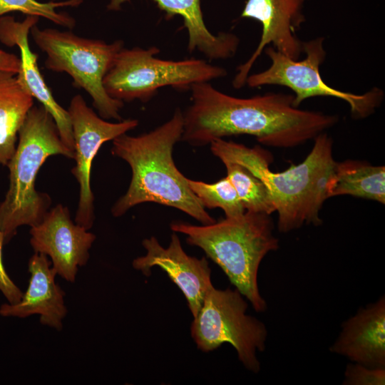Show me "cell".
I'll return each mask as SVG.
<instances>
[{"mask_svg": "<svg viewBox=\"0 0 385 385\" xmlns=\"http://www.w3.org/2000/svg\"><path fill=\"white\" fill-rule=\"evenodd\" d=\"M190 90L191 104L183 113L181 140L193 146L249 135L265 145L293 148L338 121L336 115L295 107L294 94L267 93L241 98L217 90L209 82L194 83Z\"/></svg>", "mask_w": 385, "mask_h": 385, "instance_id": "cell-1", "label": "cell"}, {"mask_svg": "<svg viewBox=\"0 0 385 385\" xmlns=\"http://www.w3.org/2000/svg\"><path fill=\"white\" fill-rule=\"evenodd\" d=\"M314 140L303 162L277 173L270 169V158L258 146L251 148L223 138L210 144L212 154L222 163H238L263 183L278 214L277 228L287 233L304 224L319 226L322 223L319 212L329 198L327 183L337 162L333 157V141L327 133L323 132Z\"/></svg>", "mask_w": 385, "mask_h": 385, "instance_id": "cell-2", "label": "cell"}, {"mask_svg": "<svg viewBox=\"0 0 385 385\" xmlns=\"http://www.w3.org/2000/svg\"><path fill=\"white\" fill-rule=\"evenodd\" d=\"M183 125V112L177 108L169 120L148 133H124L113 140L111 153L126 161L132 170L128 190L111 209L114 217L138 204L154 202L181 210L202 225L215 222L173 161V147L181 140Z\"/></svg>", "mask_w": 385, "mask_h": 385, "instance_id": "cell-3", "label": "cell"}, {"mask_svg": "<svg viewBox=\"0 0 385 385\" xmlns=\"http://www.w3.org/2000/svg\"><path fill=\"white\" fill-rule=\"evenodd\" d=\"M171 230L186 235V242L202 249L257 312L267 303L260 293L257 274L265 256L279 248L270 215L245 211L210 225L173 222Z\"/></svg>", "mask_w": 385, "mask_h": 385, "instance_id": "cell-4", "label": "cell"}, {"mask_svg": "<svg viewBox=\"0 0 385 385\" xmlns=\"http://www.w3.org/2000/svg\"><path fill=\"white\" fill-rule=\"evenodd\" d=\"M19 141L9 169V185L0 204V232L6 244L19 227L39 224L48 211L49 195L35 189L37 174L51 155L74 159V152L61 140L57 125L43 106H33L19 132Z\"/></svg>", "mask_w": 385, "mask_h": 385, "instance_id": "cell-5", "label": "cell"}, {"mask_svg": "<svg viewBox=\"0 0 385 385\" xmlns=\"http://www.w3.org/2000/svg\"><path fill=\"white\" fill-rule=\"evenodd\" d=\"M31 34L36 46L46 54V68L66 72L71 76L73 86L90 95L93 106L102 118L122 120L120 111L123 102L107 93L103 81L117 53L123 48V41L108 43L81 37L71 31L40 29L36 25Z\"/></svg>", "mask_w": 385, "mask_h": 385, "instance_id": "cell-6", "label": "cell"}, {"mask_svg": "<svg viewBox=\"0 0 385 385\" xmlns=\"http://www.w3.org/2000/svg\"><path fill=\"white\" fill-rule=\"evenodd\" d=\"M158 48H122L103 78L107 93L121 101H149L159 88L190 89L192 84L225 77L220 66L201 59L163 60Z\"/></svg>", "mask_w": 385, "mask_h": 385, "instance_id": "cell-7", "label": "cell"}, {"mask_svg": "<svg viewBox=\"0 0 385 385\" xmlns=\"http://www.w3.org/2000/svg\"><path fill=\"white\" fill-rule=\"evenodd\" d=\"M237 289L209 288L193 317L191 337L204 352L230 344L243 366L257 373L260 363L257 352L265 349L267 330L263 322L246 314L247 303Z\"/></svg>", "mask_w": 385, "mask_h": 385, "instance_id": "cell-8", "label": "cell"}, {"mask_svg": "<svg viewBox=\"0 0 385 385\" xmlns=\"http://www.w3.org/2000/svg\"><path fill=\"white\" fill-rule=\"evenodd\" d=\"M324 40L323 37H317L303 42L305 58L301 61L289 58L269 46L264 51L271 65L263 71L249 75L246 84L250 88L267 85L287 87L294 93L293 104L297 108L309 98L334 97L349 104L354 118H365L371 115L382 103L384 91L374 87L364 93L354 94L328 86L319 70L327 55Z\"/></svg>", "mask_w": 385, "mask_h": 385, "instance_id": "cell-9", "label": "cell"}, {"mask_svg": "<svg viewBox=\"0 0 385 385\" xmlns=\"http://www.w3.org/2000/svg\"><path fill=\"white\" fill-rule=\"evenodd\" d=\"M68 111L72 125L76 165L71 173L80 186L75 222L86 230L94 222V196L91 188L92 162L101 145L126 133L138 125L136 119L111 123L89 108L81 95L74 96Z\"/></svg>", "mask_w": 385, "mask_h": 385, "instance_id": "cell-10", "label": "cell"}, {"mask_svg": "<svg viewBox=\"0 0 385 385\" xmlns=\"http://www.w3.org/2000/svg\"><path fill=\"white\" fill-rule=\"evenodd\" d=\"M307 0H247L241 17L259 21L262 34L256 49L244 63L237 68L232 86L242 88L253 64L265 48L272 47L289 58L298 60L303 53V42L296 36V30L305 21L303 8Z\"/></svg>", "mask_w": 385, "mask_h": 385, "instance_id": "cell-11", "label": "cell"}, {"mask_svg": "<svg viewBox=\"0 0 385 385\" xmlns=\"http://www.w3.org/2000/svg\"><path fill=\"white\" fill-rule=\"evenodd\" d=\"M30 235L34 252L49 257L56 274L70 282L76 280L78 268L87 263L96 240L95 235L72 221L68 207L61 204L31 227Z\"/></svg>", "mask_w": 385, "mask_h": 385, "instance_id": "cell-12", "label": "cell"}, {"mask_svg": "<svg viewBox=\"0 0 385 385\" xmlns=\"http://www.w3.org/2000/svg\"><path fill=\"white\" fill-rule=\"evenodd\" d=\"M142 245L146 253L133 260V267L146 277L150 276L151 268L154 267L163 270L181 290L195 317L207 291L213 285L207 259L188 255L175 232L167 247H163L154 236L144 239Z\"/></svg>", "mask_w": 385, "mask_h": 385, "instance_id": "cell-13", "label": "cell"}, {"mask_svg": "<svg viewBox=\"0 0 385 385\" xmlns=\"http://www.w3.org/2000/svg\"><path fill=\"white\" fill-rule=\"evenodd\" d=\"M38 21V16H27L22 21H16L11 16L1 17L0 41L8 46L19 47L21 63L16 78L19 83L51 113L57 125L61 140L74 152V140L69 113L53 98L38 69V55L29 47V34Z\"/></svg>", "mask_w": 385, "mask_h": 385, "instance_id": "cell-14", "label": "cell"}, {"mask_svg": "<svg viewBox=\"0 0 385 385\" xmlns=\"http://www.w3.org/2000/svg\"><path fill=\"white\" fill-rule=\"evenodd\" d=\"M28 270L30 279L27 290L19 302L1 304L0 315L25 318L38 314L43 325L61 330L67 314L65 292L56 283L57 274L51 261L46 255L35 252L29 259Z\"/></svg>", "mask_w": 385, "mask_h": 385, "instance_id": "cell-15", "label": "cell"}, {"mask_svg": "<svg viewBox=\"0 0 385 385\" xmlns=\"http://www.w3.org/2000/svg\"><path fill=\"white\" fill-rule=\"evenodd\" d=\"M330 347L332 353L371 368H385V297L346 320Z\"/></svg>", "mask_w": 385, "mask_h": 385, "instance_id": "cell-16", "label": "cell"}, {"mask_svg": "<svg viewBox=\"0 0 385 385\" xmlns=\"http://www.w3.org/2000/svg\"><path fill=\"white\" fill-rule=\"evenodd\" d=\"M130 0H109L108 9L118 10L121 5ZM168 17L180 16L188 34V49L198 51L207 58L226 59L233 56L237 51L240 39L230 32L213 34L207 28L200 6V0H153Z\"/></svg>", "mask_w": 385, "mask_h": 385, "instance_id": "cell-17", "label": "cell"}, {"mask_svg": "<svg viewBox=\"0 0 385 385\" xmlns=\"http://www.w3.org/2000/svg\"><path fill=\"white\" fill-rule=\"evenodd\" d=\"M34 106V98L16 75L0 71V163L7 165L16 148L19 130Z\"/></svg>", "mask_w": 385, "mask_h": 385, "instance_id": "cell-18", "label": "cell"}, {"mask_svg": "<svg viewBox=\"0 0 385 385\" xmlns=\"http://www.w3.org/2000/svg\"><path fill=\"white\" fill-rule=\"evenodd\" d=\"M328 197L349 195L385 203V168L347 160L337 163L327 183Z\"/></svg>", "mask_w": 385, "mask_h": 385, "instance_id": "cell-19", "label": "cell"}, {"mask_svg": "<svg viewBox=\"0 0 385 385\" xmlns=\"http://www.w3.org/2000/svg\"><path fill=\"white\" fill-rule=\"evenodd\" d=\"M227 177L235 188L245 211L271 215L275 212L268 190L263 183L242 165L223 163Z\"/></svg>", "mask_w": 385, "mask_h": 385, "instance_id": "cell-20", "label": "cell"}, {"mask_svg": "<svg viewBox=\"0 0 385 385\" xmlns=\"http://www.w3.org/2000/svg\"><path fill=\"white\" fill-rule=\"evenodd\" d=\"M187 183L205 208H221L225 217L242 215L245 210L232 184L226 176L214 183L187 178Z\"/></svg>", "mask_w": 385, "mask_h": 385, "instance_id": "cell-21", "label": "cell"}, {"mask_svg": "<svg viewBox=\"0 0 385 385\" xmlns=\"http://www.w3.org/2000/svg\"><path fill=\"white\" fill-rule=\"evenodd\" d=\"M83 0H66L60 2L41 3L36 0H0V16L11 11H19L27 16H36L68 29L75 26V19L66 13L56 9L63 6H77Z\"/></svg>", "mask_w": 385, "mask_h": 385, "instance_id": "cell-22", "label": "cell"}, {"mask_svg": "<svg viewBox=\"0 0 385 385\" xmlns=\"http://www.w3.org/2000/svg\"><path fill=\"white\" fill-rule=\"evenodd\" d=\"M385 368H371L358 363L347 364L343 384L384 385Z\"/></svg>", "mask_w": 385, "mask_h": 385, "instance_id": "cell-23", "label": "cell"}, {"mask_svg": "<svg viewBox=\"0 0 385 385\" xmlns=\"http://www.w3.org/2000/svg\"><path fill=\"white\" fill-rule=\"evenodd\" d=\"M4 244H5L4 236L0 232V292L6 299L8 303L15 304L21 300L24 292L13 282L5 270L2 257Z\"/></svg>", "mask_w": 385, "mask_h": 385, "instance_id": "cell-24", "label": "cell"}, {"mask_svg": "<svg viewBox=\"0 0 385 385\" xmlns=\"http://www.w3.org/2000/svg\"><path fill=\"white\" fill-rule=\"evenodd\" d=\"M21 60L14 53L0 49V71L16 75L20 68Z\"/></svg>", "mask_w": 385, "mask_h": 385, "instance_id": "cell-25", "label": "cell"}]
</instances>
